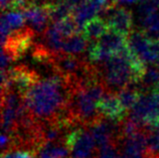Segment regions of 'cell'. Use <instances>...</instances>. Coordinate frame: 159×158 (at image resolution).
<instances>
[{
	"label": "cell",
	"instance_id": "obj_1",
	"mask_svg": "<svg viewBox=\"0 0 159 158\" xmlns=\"http://www.w3.org/2000/svg\"><path fill=\"white\" fill-rule=\"evenodd\" d=\"M72 84L58 74L36 83L24 95V103L30 116L39 122L57 120L68 110Z\"/></svg>",
	"mask_w": 159,
	"mask_h": 158
},
{
	"label": "cell",
	"instance_id": "obj_2",
	"mask_svg": "<svg viewBox=\"0 0 159 158\" xmlns=\"http://www.w3.org/2000/svg\"><path fill=\"white\" fill-rule=\"evenodd\" d=\"M130 47L127 45L118 55L98 66L100 77L108 93L117 94L130 85H138L129 61Z\"/></svg>",
	"mask_w": 159,
	"mask_h": 158
},
{
	"label": "cell",
	"instance_id": "obj_3",
	"mask_svg": "<svg viewBox=\"0 0 159 158\" xmlns=\"http://www.w3.org/2000/svg\"><path fill=\"white\" fill-rule=\"evenodd\" d=\"M65 144L69 149L70 158H97L99 149L90 129L78 126L70 130L65 137Z\"/></svg>",
	"mask_w": 159,
	"mask_h": 158
},
{
	"label": "cell",
	"instance_id": "obj_4",
	"mask_svg": "<svg viewBox=\"0 0 159 158\" xmlns=\"http://www.w3.org/2000/svg\"><path fill=\"white\" fill-rule=\"evenodd\" d=\"M129 115L143 128L156 125L159 123V97L151 91L143 92Z\"/></svg>",
	"mask_w": 159,
	"mask_h": 158
},
{
	"label": "cell",
	"instance_id": "obj_5",
	"mask_svg": "<svg viewBox=\"0 0 159 158\" xmlns=\"http://www.w3.org/2000/svg\"><path fill=\"white\" fill-rule=\"evenodd\" d=\"M118 2H114L107 6L104 11V16L109 27L127 36L132 31V13L125 7L118 6Z\"/></svg>",
	"mask_w": 159,
	"mask_h": 158
},
{
	"label": "cell",
	"instance_id": "obj_6",
	"mask_svg": "<svg viewBox=\"0 0 159 158\" xmlns=\"http://www.w3.org/2000/svg\"><path fill=\"white\" fill-rule=\"evenodd\" d=\"M7 76L11 83V89L24 97L29 90L40 80L39 74L25 65H17L6 70Z\"/></svg>",
	"mask_w": 159,
	"mask_h": 158
},
{
	"label": "cell",
	"instance_id": "obj_7",
	"mask_svg": "<svg viewBox=\"0 0 159 158\" xmlns=\"http://www.w3.org/2000/svg\"><path fill=\"white\" fill-rule=\"evenodd\" d=\"M127 43L133 53H135L144 64L155 65L156 57L151 49L152 39L145 31L132 30L127 37Z\"/></svg>",
	"mask_w": 159,
	"mask_h": 158
},
{
	"label": "cell",
	"instance_id": "obj_8",
	"mask_svg": "<svg viewBox=\"0 0 159 158\" xmlns=\"http://www.w3.org/2000/svg\"><path fill=\"white\" fill-rule=\"evenodd\" d=\"M98 110L106 119L121 123L126 119L128 112L121 104L117 94L107 93L98 103Z\"/></svg>",
	"mask_w": 159,
	"mask_h": 158
},
{
	"label": "cell",
	"instance_id": "obj_9",
	"mask_svg": "<svg viewBox=\"0 0 159 158\" xmlns=\"http://www.w3.org/2000/svg\"><path fill=\"white\" fill-rule=\"evenodd\" d=\"M48 1L49 0H47L43 4H37L33 0L30 5L22 11L24 18L27 22H29L32 29L36 32H41L47 29L45 26L49 20L47 7V3Z\"/></svg>",
	"mask_w": 159,
	"mask_h": 158
},
{
	"label": "cell",
	"instance_id": "obj_10",
	"mask_svg": "<svg viewBox=\"0 0 159 158\" xmlns=\"http://www.w3.org/2000/svg\"><path fill=\"white\" fill-rule=\"evenodd\" d=\"M95 43L110 56L118 55L128 45L127 36L121 34L113 28H109L105 34Z\"/></svg>",
	"mask_w": 159,
	"mask_h": 158
},
{
	"label": "cell",
	"instance_id": "obj_11",
	"mask_svg": "<svg viewBox=\"0 0 159 158\" xmlns=\"http://www.w3.org/2000/svg\"><path fill=\"white\" fill-rule=\"evenodd\" d=\"M109 24L104 18L94 17L89 20L83 28V34L88 41L95 43L109 30Z\"/></svg>",
	"mask_w": 159,
	"mask_h": 158
},
{
	"label": "cell",
	"instance_id": "obj_12",
	"mask_svg": "<svg viewBox=\"0 0 159 158\" xmlns=\"http://www.w3.org/2000/svg\"><path fill=\"white\" fill-rule=\"evenodd\" d=\"M99 10L92 3L90 0H82L78 5L75 7L74 17L76 19V22L80 28V30H83L85 24L94 18L96 13H98Z\"/></svg>",
	"mask_w": 159,
	"mask_h": 158
},
{
	"label": "cell",
	"instance_id": "obj_13",
	"mask_svg": "<svg viewBox=\"0 0 159 158\" xmlns=\"http://www.w3.org/2000/svg\"><path fill=\"white\" fill-rule=\"evenodd\" d=\"M37 158H70L69 149L64 142H48L36 151Z\"/></svg>",
	"mask_w": 159,
	"mask_h": 158
},
{
	"label": "cell",
	"instance_id": "obj_14",
	"mask_svg": "<svg viewBox=\"0 0 159 158\" xmlns=\"http://www.w3.org/2000/svg\"><path fill=\"white\" fill-rule=\"evenodd\" d=\"M87 47H89L87 38L84 36L83 33H77V34L64 39L61 52L76 56L78 53L85 52Z\"/></svg>",
	"mask_w": 159,
	"mask_h": 158
},
{
	"label": "cell",
	"instance_id": "obj_15",
	"mask_svg": "<svg viewBox=\"0 0 159 158\" xmlns=\"http://www.w3.org/2000/svg\"><path fill=\"white\" fill-rule=\"evenodd\" d=\"M143 92L144 91L142 90V88H138L137 86L130 85L127 88L121 90L119 93H117V96H118L120 102L125 108V110L129 113L138 100H139L140 96Z\"/></svg>",
	"mask_w": 159,
	"mask_h": 158
},
{
	"label": "cell",
	"instance_id": "obj_16",
	"mask_svg": "<svg viewBox=\"0 0 159 158\" xmlns=\"http://www.w3.org/2000/svg\"><path fill=\"white\" fill-rule=\"evenodd\" d=\"M43 40H44V45L52 53L61 52L62 43H64L62 35L53 26L48 27L47 29L44 30Z\"/></svg>",
	"mask_w": 159,
	"mask_h": 158
},
{
	"label": "cell",
	"instance_id": "obj_17",
	"mask_svg": "<svg viewBox=\"0 0 159 158\" xmlns=\"http://www.w3.org/2000/svg\"><path fill=\"white\" fill-rule=\"evenodd\" d=\"M52 26L61 33L62 37L68 38L77 33H80V28L78 26V24L76 22L74 15H70L69 17H66V19L61 20L60 22H56L52 24Z\"/></svg>",
	"mask_w": 159,
	"mask_h": 158
},
{
	"label": "cell",
	"instance_id": "obj_18",
	"mask_svg": "<svg viewBox=\"0 0 159 158\" xmlns=\"http://www.w3.org/2000/svg\"><path fill=\"white\" fill-rule=\"evenodd\" d=\"M1 18L5 20L12 30L22 28L24 20H25L23 13L20 11H4L2 12Z\"/></svg>",
	"mask_w": 159,
	"mask_h": 158
},
{
	"label": "cell",
	"instance_id": "obj_19",
	"mask_svg": "<svg viewBox=\"0 0 159 158\" xmlns=\"http://www.w3.org/2000/svg\"><path fill=\"white\" fill-rule=\"evenodd\" d=\"M1 158H37L36 152L30 149L17 147L12 148L5 152H1Z\"/></svg>",
	"mask_w": 159,
	"mask_h": 158
},
{
	"label": "cell",
	"instance_id": "obj_20",
	"mask_svg": "<svg viewBox=\"0 0 159 158\" xmlns=\"http://www.w3.org/2000/svg\"><path fill=\"white\" fill-rule=\"evenodd\" d=\"M99 158H121L119 144H112L100 149Z\"/></svg>",
	"mask_w": 159,
	"mask_h": 158
},
{
	"label": "cell",
	"instance_id": "obj_21",
	"mask_svg": "<svg viewBox=\"0 0 159 158\" xmlns=\"http://www.w3.org/2000/svg\"><path fill=\"white\" fill-rule=\"evenodd\" d=\"M90 1L96 6V8L99 10V12L102 11L103 9H105V8L110 5V4L117 2L116 0H90Z\"/></svg>",
	"mask_w": 159,
	"mask_h": 158
},
{
	"label": "cell",
	"instance_id": "obj_22",
	"mask_svg": "<svg viewBox=\"0 0 159 158\" xmlns=\"http://www.w3.org/2000/svg\"><path fill=\"white\" fill-rule=\"evenodd\" d=\"M121 158H149L147 153L142 152H128V151H120Z\"/></svg>",
	"mask_w": 159,
	"mask_h": 158
},
{
	"label": "cell",
	"instance_id": "obj_23",
	"mask_svg": "<svg viewBox=\"0 0 159 158\" xmlns=\"http://www.w3.org/2000/svg\"><path fill=\"white\" fill-rule=\"evenodd\" d=\"M151 49L156 57L155 65L159 66V40H152L151 43Z\"/></svg>",
	"mask_w": 159,
	"mask_h": 158
},
{
	"label": "cell",
	"instance_id": "obj_24",
	"mask_svg": "<svg viewBox=\"0 0 159 158\" xmlns=\"http://www.w3.org/2000/svg\"><path fill=\"white\" fill-rule=\"evenodd\" d=\"M58 2H68V3H70V4H72L73 6H75L76 7L78 4L82 1V0H57Z\"/></svg>",
	"mask_w": 159,
	"mask_h": 158
},
{
	"label": "cell",
	"instance_id": "obj_25",
	"mask_svg": "<svg viewBox=\"0 0 159 158\" xmlns=\"http://www.w3.org/2000/svg\"><path fill=\"white\" fill-rule=\"evenodd\" d=\"M117 2H121V3H133L135 2L136 0H116Z\"/></svg>",
	"mask_w": 159,
	"mask_h": 158
},
{
	"label": "cell",
	"instance_id": "obj_26",
	"mask_svg": "<svg viewBox=\"0 0 159 158\" xmlns=\"http://www.w3.org/2000/svg\"><path fill=\"white\" fill-rule=\"evenodd\" d=\"M158 40H159V34H158Z\"/></svg>",
	"mask_w": 159,
	"mask_h": 158
}]
</instances>
